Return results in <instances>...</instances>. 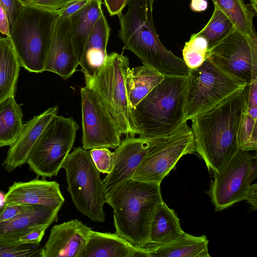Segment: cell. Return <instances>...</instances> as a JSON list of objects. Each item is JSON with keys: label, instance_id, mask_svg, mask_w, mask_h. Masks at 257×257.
I'll return each mask as SVG.
<instances>
[{"label": "cell", "instance_id": "obj_1", "mask_svg": "<svg viewBox=\"0 0 257 257\" xmlns=\"http://www.w3.org/2000/svg\"><path fill=\"white\" fill-rule=\"evenodd\" d=\"M243 90L191 120L195 151L213 173L239 150L238 133L245 109Z\"/></svg>", "mask_w": 257, "mask_h": 257}, {"label": "cell", "instance_id": "obj_2", "mask_svg": "<svg viewBox=\"0 0 257 257\" xmlns=\"http://www.w3.org/2000/svg\"><path fill=\"white\" fill-rule=\"evenodd\" d=\"M154 0H127V10L118 16V38L124 49L134 53L143 65L164 76L186 77L189 69L182 58L161 42L153 18Z\"/></svg>", "mask_w": 257, "mask_h": 257}, {"label": "cell", "instance_id": "obj_3", "mask_svg": "<svg viewBox=\"0 0 257 257\" xmlns=\"http://www.w3.org/2000/svg\"><path fill=\"white\" fill-rule=\"evenodd\" d=\"M161 184L130 179L104 195L113 210L115 233L134 246L147 247L151 224L158 205L163 201Z\"/></svg>", "mask_w": 257, "mask_h": 257}, {"label": "cell", "instance_id": "obj_4", "mask_svg": "<svg viewBox=\"0 0 257 257\" xmlns=\"http://www.w3.org/2000/svg\"><path fill=\"white\" fill-rule=\"evenodd\" d=\"M187 76H165L133 109L139 137L168 136L186 122L184 104Z\"/></svg>", "mask_w": 257, "mask_h": 257}, {"label": "cell", "instance_id": "obj_5", "mask_svg": "<svg viewBox=\"0 0 257 257\" xmlns=\"http://www.w3.org/2000/svg\"><path fill=\"white\" fill-rule=\"evenodd\" d=\"M58 11L25 5L10 36L21 66L31 72L44 71Z\"/></svg>", "mask_w": 257, "mask_h": 257}, {"label": "cell", "instance_id": "obj_6", "mask_svg": "<svg viewBox=\"0 0 257 257\" xmlns=\"http://www.w3.org/2000/svg\"><path fill=\"white\" fill-rule=\"evenodd\" d=\"M130 68L126 56L112 52L107 55L105 63L91 80L85 81L97 95L113 119L120 133L135 137L139 132L133 109L128 100L125 78Z\"/></svg>", "mask_w": 257, "mask_h": 257}, {"label": "cell", "instance_id": "obj_7", "mask_svg": "<svg viewBox=\"0 0 257 257\" xmlns=\"http://www.w3.org/2000/svg\"><path fill=\"white\" fill-rule=\"evenodd\" d=\"M62 168L66 172L67 190L76 209L93 221L104 222L102 180L89 152L81 147L75 148Z\"/></svg>", "mask_w": 257, "mask_h": 257}, {"label": "cell", "instance_id": "obj_8", "mask_svg": "<svg viewBox=\"0 0 257 257\" xmlns=\"http://www.w3.org/2000/svg\"><path fill=\"white\" fill-rule=\"evenodd\" d=\"M206 59L199 67L189 69L185 92L186 120L215 107L246 86Z\"/></svg>", "mask_w": 257, "mask_h": 257}, {"label": "cell", "instance_id": "obj_9", "mask_svg": "<svg viewBox=\"0 0 257 257\" xmlns=\"http://www.w3.org/2000/svg\"><path fill=\"white\" fill-rule=\"evenodd\" d=\"M79 128L72 117L55 115L31 152L27 161L30 169L43 179L56 176L73 147Z\"/></svg>", "mask_w": 257, "mask_h": 257}, {"label": "cell", "instance_id": "obj_10", "mask_svg": "<svg viewBox=\"0 0 257 257\" xmlns=\"http://www.w3.org/2000/svg\"><path fill=\"white\" fill-rule=\"evenodd\" d=\"M239 149L216 173L207 192L215 211H222L244 200L256 178V156Z\"/></svg>", "mask_w": 257, "mask_h": 257}, {"label": "cell", "instance_id": "obj_11", "mask_svg": "<svg viewBox=\"0 0 257 257\" xmlns=\"http://www.w3.org/2000/svg\"><path fill=\"white\" fill-rule=\"evenodd\" d=\"M195 152L193 132L186 122L174 133L156 138L133 179L161 184L183 156Z\"/></svg>", "mask_w": 257, "mask_h": 257}, {"label": "cell", "instance_id": "obj_12", "mask_svg": "<svg viewBox=\"0 0 257 257\" xmlns=\"http://www.w3.org/2000/svg\"><path fill=\"white\" fill-rule=\"evenodd\" d=\"M220 70L248 84L257 79V37L234 27L222 40L208 48L207 58Z\"/></svg>", "mask_w": 257, "mask_h": 257}, {"label": "cell", "instance_id": "obj_13", "mask_svg": "<svg viewBox=\"0 0 257 257\" xmlns=\"http://www.w3.org/2000/svg\"><path fill=\"white\" fill-rule=\"evenodd\" d=\"M82 148H116L120 142V133L101 101L90 87L80 89Z\"/></svg>", "mask_w": 257, "mask_h": 257}, {"label": "cell", "instance_id": "obj_14", "mask_svg": "<svg viewBox=\"0 0 257 257\" xmlns=\"http://www.w3.org/2000/svg\"><path fill=\"white\" fill-rule=\"evenodd\" d=\"M156 138L127 136L120 142L112 152L113 169L102 180L104 196L121 182L133 178Z\"/></svg>", "mask_w": 257, "mask_h": 257}, {"label": "cell", "instance_id": "obj_15", "mask_svg": "<svg viewBox=\"0 0 257 257\" xmlns=\"http://www.w3.org/2000/svg\"><path fill=\"white\" fill-rule=\"evenodd\" d=\"M91 230L77 219L54 225L43 257H81Z\"/></svg>", "mask_w": 257, "mask_h": 257}, {"label": "cell", "instance_id": "obj_16", "mask_svg": "<svg viewBox=\"0 0 257 257\" xmlns=\"http://www.w3.org/2000/svg\"><path fill=\"white\" fill-rule=\"evenodd\" d=\"M64 201L59 184L45 179L14 182L6 193L7 205H43L59 211Z\"/></svg>", "mask_w": 257, "mask_h": 257}, {"label": "cell", "instance_id": "obj_17", "mask_svg": "<svg viewBox=\"0 0 257 257\" xmlns=\"http://www.w3.org/2000/svg\"><path fill=\"white\" fill-rule=\"evenodd\" d=\"M79 65L70 36L69 19L59 16L53 30L44 71L55 73L65 80L74 74Z\"/></svg>", "mask_w": 257, "mask_h": 257}, {"label": "cell", "instance_id": "obj_18", "mask_svg": "<svg viewBox=\"0 0 257 257\" xmlns=\"http://www.w3.org/2000/svg\"><path fill=\"white\" fill-rule=\"evenodd\" d=\"M58 109L57 106L50 107L24 124L22 131L14 143L10 146L3 162V167L7 171L12 172L27 163L38 138L51 119L57 114Z\"/></svg>", "mask_w": 257, "mask_h": 257}, {"label": "cell", "instance_id": "obj_19", "mask_svg": "<svg viewBox=\"0 0 257 257\" xmlns=\"http://www.w3.org/2000/svg\"><path fill=\"white\" fill-rule=\"evenodd\" d=\"M59 211L43 205H28L13 218L0 223V243L18 244L17 240L21 235L57 221Z\"/></svg>", "mask_w": 257, "mask_h": 257}, {"label": "cell", "instance_id": "obj_20", "mask_svg": "<svg viewBox=\"0 0 257 257\" xmlns=\"http://www.w3.org/2000/svg\"><path fill=\"white\" fill-rule=\"evenodd\" d=\"M81 257H149V248L136 247L116 233L91 229Z\"/></svg>", "mask_w": 257, "mask_h": 257}, {"label": "cell", "instance_id": "obj_21", "mask_svg": "<svg viewBox=\"0 0 257 257\" xmlns=\"http://www.w3.org/2000/svg\"><path fill=\"white\" fill-rule=\"evenodd\" d=\"M110 30L103 13L89 35L79 63L80 70L84 74L85 81L95 76L105 63L108 55L106 48Z\"/></svg>", "mask_w": 257, "mask_h": 257}, {"label": "cell", "instance_id": "obj_22", "mask_svg": "<svg viewBox=\"0 0 257 257\" xmlns=\"http://www.w3.org/2000/svg\"><path fill=\"white\" fill-rule=\"evenodd\" d=\"M101 5L102 0H90L69 18L70 36L79 63L82 58L89 35L103 13Z\"/></svg>", "mask_w": 257, "mask_h": 257}, {"label": "cell", "instance_id": "obj_23", "mask_svg": "<svg viewBox=\"0 0 257 257\" xmlns=\"http://www.w3.org/2000/svg\"><path fill=\"white\" fill-rule=\"evenodd\" d=\"M208 242L205 235L196 236L183 231L169 242L148 247L149 257H210Z\"/></svg>", "mask_w": 257, "mask_h": 257}, {"label": "cell", "instance_id": "obj_24", "mask_svg": "<svg viewBox=\"0 0 257 257\" xmlns=\"http://www.w3.org/2000/svg\"><path fill=\"white\" fill-rule=\"evenodd\" d=\"M183 231L176 212L163 201L157 206L152 220L149 243L147 247L157 246L169 242Z\"/></svg>", "mask_w": 257, "mask_h": 257}, {"label": "cell", "instance_id": "obj_25", "mask_svg": "<svg viewBox=\"0 0 257 257\" xmlns=\"http://www.w3.org/2000/svg\"><path fill=\"white\" fill-rule=\"evenodd\" d=\"M155 70L144 65L128 68L125 85L127 95L133 109L164 78Z\"/></svg>", "mask_w": 257, "mask_h": 257}, {"label": "cell", "instance_id": "obj_26", "mask_svg": "<svg viewBox=\"0 0 257 257\" xmlns=\"http://www.w3.org/2000/svg\"><path fill=\"white\" fill-rule=\"evenodd\" d=\"M20 67L10 38L0 36V102L15 96Z\"/></svg>", "mask_w": 257, "mask_h": 257}, {"label": "cell", "instance_id": "obj_27", "mask_svg": "<svg viewBox=\"0 0 257 257\" xmlns=\"http://www.w3.org/2000/svg\"><path fill=\"white\" fill-rule=\"evenodd\" d=\"M21 106L14 96L0 102V147L11 146L23 129V114Z\"/></svg>", "mask_w": 257, "mask_h": 257}, {"label": "cell", "instance_id": "obj_28", "mask_svg": "<svg viewBox=\"0 0 257 257\" xmlns=\"http://www.w3.org/2000/svg\"><path fill=\"white\" fill-rule=\"evenodd\" d=\"M211 1L214 7L221 11L239 32L248 36L256 33L253 25L255 14L243 0Z\"/></svg>", "mask_w": 257, "mask_h": 257}, {"label": "cell", "instance_id": "obj_29", "mask_svg": "<svg viewBox=\"0 0 257 257\" xmlns=\"http://www.w3.org/2000/svg\"><path fill=\"white\" fill-rule=\"evenodd\" d=\"M233 27L230 20L217 8L214 7L210 20L197 34L206 38L209 47L224 38Z\"/></svg>", "mask_w": 257, "mask_h": 257}, {"label": "cell", "instance_id": "obj_30", "mask_svg": "<svg viewBox=\"0 0 257 257\" xmlns=\"http://www.w3.org/2000/svg\"><path fill=\"white\" fill-rule=\"evenodd\" d=\"M207 40L197 33L191 35L182 50L183 59L189 69L200 67L207 58Z\"/></svg>", "mask_w": 257, "mask_h": 257}, {"label": "cell", "instance_id": "obj_31", "mask_svg": "<svg viewBox=\"0 0 257 257\" xmlns=\"http://www.w3.org/2000/svg\"><path fill=\"white\" fill-rule=\"evenodd\" d=\"M237 141L240 150H256L257 118L250 115L245 109L238 133Z\"/></svg>", "mask_w": 257, "mask_h": 257}, {"label": "cell", "instance_id": "obj_32", "mask_svg": "<svg viewBox=\"0 0 257 257\" xmlns=\"http://www.w3.org/2000/svg\"><path fill=\"white\" fill-rule=\"evenodd\" d=\"M0 257H43L40 244L0 243Z\"/></svg>", "mask_w": 257, "mask_h": 257}, {"label": "cell", "instance_id": "obj_33", "mask_svg": "<svg viewBox=\"0 0 257 257\" xmlns=\"http://www.w3.org/2000/svg\"><path fill=\"white\" fill-rule=\"evenodd\" d=\"M91 159L100 173L109 174L113 167V153L108 148H94L89 151Z\"/></svg>", "mask_w": 257, "mask_h": 257}, {"label": "cell", "instance_id": "obj_34", "mask_svg": "<svg viewBox=\"0 0 257 257\" xmlns=\"http://www.w3.org/2000/svg\"><path fill=\"white\" fill-rule=\"evenodd\" d=\"M0 2L7 13L11 35L15 23L25 5L20 0H0Z\"/></svg>", "mask_w": 257, "mask_h": 257}, {"label": "cell", "instance_id": "obj_35", "mask_svg": "<svg viewBox=\"0 0 257 257\" xmlns=\"http://www.w3.org/2000/svg\"><path fill=\"white\" fill-rule=\"evenodd\" d=\"M48 227L47 225L42 226L29 231L19 237L17 243L40 244Z\"/></svg>", "mask_w": 257, "mask_h": 257}, {"label": "cell", "instance_id": "obj_36", "mask_svg": "<svg viewBox=\"0 0 257 257\" xmlns=\"http://www.w3.org/2000/svg\"><path fill=\"white\" fill-rule=\"evenodd\" d=\"M68 0H31L27 4L45 10L57 12L61 10Z\"/></svg>", "mask_w": 257, "mask_h": 257}, {"label": "cell", "instance_id": "obj_37", "mask_svg": "<svg viewBox=\"0 0 257 257\" xmlns=\"http://www.w3.org/2000/svg\"><path fill=\"white\" fill-rule=\"evenodd\" d=\"M90 0H68L59 11V16L69 18L70 16L85 6Z\"/></svg>", "mask_w": 257, "mask_h": 257}, {"label": "cell", "instance_id": "obj_38", "mask_svg": "<svg viewBox=\"0 0 257 257\" xmlns=\"http://www.w3.org/2000/svg\"><path fill=\"white\" fill-rule=\"evenodd\" d=\"M28 205H7L0 214V223L10 220L24 211Z\"/></svg>", "mask_w": 257, "mask_h": 257}, {"label": "cell", "instance_id": "obj_39", "mask_svg": "<svg viewBox=\"0 0 257 257\" xmlns=\"http://www.w3.org/2000/svg\"><path fill=\"white\" fill-rule=\"evenodd\" d=\"M127 0H105L104 5L108 14L113 16L121 13L126 5Z\"/></svg>", "mask_w": 257, "mask_h": 257}, {"label": "cell", "instance_id": "obj_40", "mask_svg": "<svg viewBox=\"0 0 257 257\" xmlns=\"http://www.w3.org/2000/svg\"><path fill=\"white\" fill-rule=\"evenodd\" d=\"M244 200H246L250 205L253 210L257 209V184H251L245 196Z\"/></svg>", "mask_w": 257, "mask_h": 257}, {"label": "cell", "instance_id": "obj_41", "mask_svg": "<svg viewBox=\"0 0 257 257\" xmlns=\"http://www.w3.org/2000/svg\"><path fill=\"white\" fill-rule=\"evenodd\" d=\"M0 32L10 37V29L6 12L0 2Z\"/></svg>", "mask_w": 257, "mask_h": 257}, {"label": "cell", "instance_id": "obj_42", "mask_svg": "<svg viewBox=\"0 0 257 257\" xmlns=\"http://www.w3.org/2000/svg\"><path fill=\"white\" fill-rule=\"evenodd\" d=\"M207 6L206 0H191L190 7L193 12H201L206 10Z\"/></svg>", "mask_w": 257, "mask_h": 257}, {"label": "cell", "instance_id": "obj_43", "mask_svg": "<svg viewBox=\"0 0 257 257\" xmlns=\"http://www.w3.org/2000/svg\"><path fill=\"white\" fill-rule=\"evenodd\" d=\"M6 205V194L0 191V208L4 207Z\"/></svg>", "mask_w": 257, "mask_h": 257}, {"label": "cell", "instance_id": "obj_44", "mask_svg": "<svg viewBox=\"0 0 257 257\" xmlns=\"http://www.w3.org/2000/svg\"><path fill=\"white\" fill-rule=\"evenodd\" d=\"M250 8L253 11L254 14H256V4H257V0H250Z\"/></svg>", "mask_w": 257, "mask_h": 257}, {"label": "cell", "instance_id": "obj_45", "mask_svg": "<svg viewBox=\"0 0 257 257\" xmlns=\"http://www.w3.org/2000/svg\"><path fill=\"white\" fill-rule=\"evenodd\" d=\"M24 5H27L31 0H20Z\"/></svg>", "mask_w": 257, "mask_h": 257}, {"label": "cell", "instance_id": "obj_46", "mask_svg": "<svg viewBox=\"0 0 257 257\" xmlns=\"http://www.w3.org/2000/svg\"><path fill=\"white\" fill-rule=\"evenodd\" d=\"M5 207V206H4ZM4 207H2V208H0V214H1V213L3 211L4 209Z\"/></svg>", "mask_w": 257, "mask_h": 257}, {"label": "cell", "instance_id": "obj_47", "mask_svg": "<svg viewBox=\"0 0 257 257\" xmlns=\"http://www.w3.org/2000/svg\"><path fill=\"white\" fill-rule=\"evenodd\" d=\"M105 0H102L103 2H104Z\"/></svg>", "mask_w": 257, "mask_h": 257}]
</instances>
